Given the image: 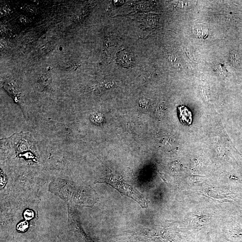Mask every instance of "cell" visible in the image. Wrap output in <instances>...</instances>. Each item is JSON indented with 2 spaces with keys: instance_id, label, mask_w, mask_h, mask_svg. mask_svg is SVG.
Returning <instances> with one entry per match:
<instances>
[{
  "instance_id": "1",
  "label": "cell",
  "mask_w": 242,
  "mask_h": 242,
  "mask_svg": "<svg viewBox=\"0 0 242 242\" xmlns=\"http://www.w3.org/2000/svg\"><path fill=\"white\" fill-rule=\"evenodd\" d=\"M96 182L109 184L118 191L122 195L131 198L138 203L143 208H146L147 203L145 196L140 193L135 187L123 182L121 176L110 174L109 175L100 178Z\"/></svg>"
},
{
  "instance_id": "2",
  "label": "cell",
  "mask_w": 242,
  "mask_h": 242,
  "mask_svg": "<svg viewBox=\"0 0 242 242\" xmlns=\"http://www.w3.org/2000/svg\"><path fill=\"white\" fill-rule=\"evenodd\" d=\"M179 119L182 123L184 125H191L192 122V114L190 110L185 105L178 107Z\"/></svg>"
},
{
  "instance_id": "3",
  "label": "cell",
  "mask_w": 242,
  "mask_h": 242,
  "mask_svg": "<svg viewBox=\"0 0 242 242\" xmlns=\"http://www.w3.org/2000/svg\"><path fill=\"white\" fill-rule=\"evenodd\" d=\"M116 61L120 66L128 68L132 66L134 60L131 55L124 50L118 53Z\"/></svg>"
},
{
  "instance_id": "4",
  "label": "cell",
  "mask_w": 242,
  "mask_h": 242,
  "mask_svg": "<svg viewBox=\"0 0 242 242\" xmlns=\"http://www.w3.org/2000/svg\"><path fill=\"white\" fill-rule=\"evenodd\" d=\"M192 32L195 36L201 38L205 39L209 36V28L206 24H197L193 26L192 27Z\"/></svg>"
},
{
  "instance_id": "5",
  "label": "cell",
  "mask_w": 242,
  "mask_h": 242,
  "mask_svg": "<svg viewBox=\"0 0 242 242\" xmlns=\"http://www.w3.org/2000/svg\"><path fill=\"white\" fill-rule=\"evenodd\" d=\"M28 227V224L27 221H23L21 222L17 225V230L21 231H23L27 228Z\"/></svg>"
},
{
  "instance_id": "6",
  "label": "cell",
  "mask_w": 242,
  "mask_h": 242,
  "mask_svg": "<svg viewBox=\"0 0 242 242\" xmlns=\"http://www.w3.org/2000/svg\"><path fill=\"white\" fill-rule=\"evenodd\" d=\"M24 217L26 220L31 219L34 217V213L31 210L27 209L24 212Z\"/></svg>"
}]
</instances>
